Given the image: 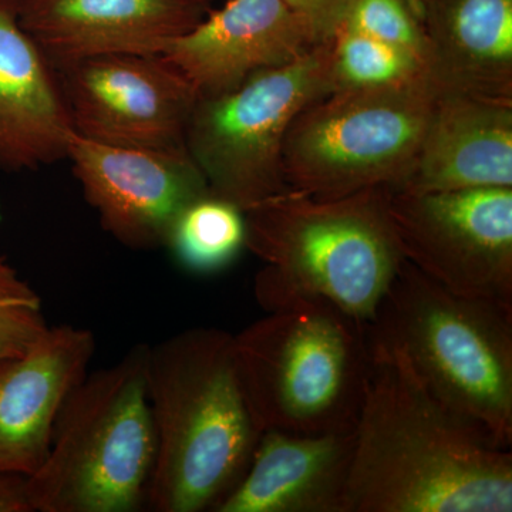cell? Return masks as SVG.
<instances>
[{
	"instance_id": "20",
	"label": "cell",
	"mask_w": 512,
	"mask_h": 512,
	"mask_svg": "<svg viewBox=\"0 0 512 512\" xmlns=\"http://www.w3.org/2000/svg\"><path fill=\"white\" fill-rule=\"evenodd\" d=\"M426 76L417 57L373 37L340 29L332 39L333 92L400 86Z\"/></svg>"
},
{
	"instance_id": "3",
	"label": "cell",
	"mask_w": 512,
	"mask_h": 512,
	"mask_svg": "<svg viewBox=\"0 0 512 512\" xmlns=\"http://www.w3.org/2000/svg\"><path fill=\"white\" fill-rule=\"evenodd\" d=\"M387 202L389 188L339 198L288 190L245 211V248L265 264L259 305L308 296L369 325L404 261Z\"/></svg>"
},
{
	"instance_id": "18",
	"label": "cell",
	"mask_w": 512,
	"mask_h": 512,
	"mask_svg": "<svg viewBox=\"0 0 512 512\" xmlns=\"http://www.w3.org/2000/svg\"><path fill=\"white\" fill-rule=\"evenodd\" d=\"M423 29L441 90L512 101V0H444Z\"/></svg>"
},
{
	"instance_id": "19",
	"label": "cell",
	"mask_w": 512,
	"mask_h": 512,
	"mask_svg": "<svg viewBox=\"0 0 512 512\" xmlns=\"http://www.w3.org/2000/svg\"><path fill=\"white\" fill-rule=\"evenodd\" d=\"M244 211L210 194L188 205L174 222L165 247L194 272H214L231 264L245 248Z\"/></svg>"
},
{
	"instance_id": "6",
	"label": "cell",
	"mask_w": 512,
	"mask_h": 512,
	"mask_svg": "<svg viewBox=\"0 0 512 512\" xmlns=\"http://www.w3.org/2000/svg\"><path fill=\"white\" fill-rule=\"evenodd\" d=\"M147 345L87 373L59 416L45 461L25 478L32 512H133L146 507L156 431Z\"/></svg>"
},
{
	"instance_id": "11",
	"label": "cell",
	"mask_w": 512,
	"mask_h": 512,
	"mask_svg": "<svg viewBox=\"0 0 512 512\" xmlns=\"http://www.w3.org/2000/svg\"><path fill=\"white\" fill-rule=\"evenodd\" d=\"M66 158L101 227L124 247H165L181 212L210 194L185 147L134 148L74 133Z\"/></svg>"
},
{
	"instance_id": "21",
	"label": "cell",
	"mask_w": 512,
	"mask_h": 512,
	"mask_svg": "<svg viewBox=\"0 0 512 512\" xmlns=\"http://www.w3.org/2000/svg\"><path fill=\"white\" fill-rule=\"evenodd\" d=\"M49 328L39 293L0 255V362L28 352Z\"/></svg>"
},
{
	"instance_id": "24",
	"label": "cell",
	"mask_w": 512,
	"mask_h": 512,
	"mask_svg": "<svg viewBox=\"0 0 512 512\" xmlns=\"http://www.w3.org/2000/svg\"><path fill=\"white\" fill-rule=\"evenodd\" d=\"M0 512H32L25 494V477H0Z\"/></svg>"
},
{
	"instance_id": "12",
	"label": "cell",
	"mask_w": 512,
	"mask_h": 512,
	"mask_svg": "<svg viewBox=\"0 0 512 512\" xmlns=\"http://www.w3.org/2000/svg\"><path fill=\"white\" fill-rule=\"evenodd\" d=\"M315 46L284 0H228L170 40L160 56L183 74L198 97H208L295 62Z\"/></svg>"
},
{
	"instance_id": "17",
	"label": "cell",
	"mask_w": 512,
	"mask_h": 512,
	"mask_svg": "<svg viewBox=\"0 0 512 512\" xmlns=\"http://www.w3.org/2000/svg\"><path fill=\"white\" fill-rule=\"evenodd\" d=\"M512 188V101L441 90L412 173L396 190Z\"/></svg>"
},
{
	"instance_id": "15",
	"label": "cell",
	"mask_w": 512,
	"mask_h": 512,
	"mask_svg": "<svg viewBox=\"0 0 512 512\" xmlns=\"http://www.w3.org/2000/svg\"><path fill=\"white\" fill-rule=\"evenodd\" d=\"M355 430L262 431L244 476L212 512H346Z\"/></svg>"
},
{
	"instance_id": "7",
	"label": "cell",
	"mask_w": 512,
	"mask_h": 512,
	"mask_svg": "<svg viewBox=\"0 0 512 512\" xmlns=\"http://www.w3.org/2000/svg\"><path fill=\"white\" fill-rule=\"evenodd\" d=\"M440 92L426 76L313 101L286 134V188L315 198L396 190L412 173Z\"/></svg>"
},
{
	"instance_id": "13",
	"label": "cell",
	"mask_w": 512,
	"mask_h": 512,
	"mask_svg": "<svg viewBox=\"0 0 512 512\" xmlns=\"http://www.w3.org/2000/svg\"><path fill=\"white\" fill-rule=\"evenodd\" d=\"M94 352L89 329L50 326L28 352L0 362V477L26 478L42 466L57 416Z\"/></svg>"
},
{
	"instance_id": "23",
	"label": "cell",
	"mask_w": 512,
	"mask_h": 512,
	"mask_svg": "<svg viewBox=\"0 0 512 512\" xmlns=\"http://www.w3.org/2000/svg\"><path fill=\"white\" fill-rule=\"evenodd\" d=\"M316 45L329 42L342 29L356 0H284Z\"/></svg>"
},
{
	"instance_id": "4",
	"label": "cell",
	"mask_w": 512,
	"mask_h": 512,
	"mask_svg": "<svg viewBox=\"0 0 512 512\" xmlns=\"http://www.w3.org/2000/svg\"><path fill=\"white\" fill-rule=\"evenodd\" d=\"M366 328L372 352L402 360L447 409L511 447L512 305L457 295L404 259Z\"/></svg>"
},
{
	"instance_id": "25",
	"label": "cell",
	"mask_w": 512,
	"mask_h": 512,
	"mask_svg": "<svg viewBox=\"0 0 512 512\" xmlns=\"http://www.w3.org/2000/svg\"><path fill=\"white\" fill-rule=\"evenodd\" d=\"M187 2H191V3H194V5H198V6H200V5H201L202 0H187Z\"/></svg>"
},
{
	"instance_id": "1",
	"label": "cell",
	"mask_w": 512,
	"mask_h": 512,
	"mask_svg": "<svg viewBox=\"0 0 512 512\" xmlns=\"http://www.w3.org/2000/svg\"><path fill=\"white\" fill-rule=\"evenodd\" d=\"M346 512H511L512 454L372 352Z\"/></svg>"
},
{
	"instance_id": "5",
	"label": "cell",
	"mask_w": 512,
	"mask_h": 512,
	"mask_svg": "<svg viewBox=\"0 0 512 512\" xmlns=\"http://www.w3.org/2000/svg\"><path fill=\"white\" fill-rule=\"evenodd\" d=\"M265 311L234 336L239 382L259 430H355L372 373L365 323L308 296Z\"/></svg>"
},
{
	"instance_id": "26",
	"label": "cell",
	"mask_w": 512,
	"mask_h": 512,
	"mask_svg": "<svg viewBox=\"0 0 512 512\" xmlns=\"http://www.w3.org/2000/svg\"><path fill=\"white\" fill-rule=\"evenodd\" d=\"M18 2V5H22L23 2H26V0H16Z\"/></svg>"
},
{
	"instance_id": "14",
	"label": "cell",
	"mask_w": 512,
	"mask_h": 512,
	"mask_svg": "<svg viewBox=\"0 0 512 512\" xmlns=\"http://www.w3.org/2000/svg\"><path fill=\"white\" fill-rule=\"evenodd\" d=\"M19 18L56 69L89 57L160 56L202 16L187 0H26Z\"/></svg>"
},
{
	"instance_id": "9",
	"label": "cell",
	"mask_w": 512,
	"mask_h": 512,
	"mask_svg": "<svg viewBox=\"0 0 512 512\" xmlns=\"http://www.w3.org/2000/svg\"><path fill=\"white\" fill-rule=\"evenodd\" d=\"M390 220L404 259L467 298L512 305V188L390 190Z\"/></svg>"
},
{
	"instance_id": "16",
	"label": "cell",
	"mask_w": 512,
	"mask_h": 512,
	"mask_svg": "<svg viewBox=\"0 0 512 512\" xmlns=\"http://www.w3.org/2000/svg\"><path fill=\"white\" fill-rule=\"evenodd\" d=\"M74 133L55 69L23 29L18 2L0 0V168L62 160Z\"/></svg>"
},
{
	"instance_id": "10",
	"label": "cell",
	"mask_w": 512,
	"mask_h": 512,
	"mask_svg": "<svg viewBox=\"0 0 512 512\" xmlns=\"http://www.w3.org/2000/svg\"><path fill=\"white\" fill-rule=\"evenodd\" d=\"M55 72L79 136L110 146L185 147L198 94L163 56L89 57Z\"/></svg>"
},
{
	"instance_id": "2",
	"label": "cell",
	"mask_w": 512,
	"mask_h": 512,
	"mask_svg": "<svg viewBox=\"0 0 512 512\" xmlns=\"http://www.w3.org/2000/svg\"><path fill=\"white\" fill-rule=\"evenodd\" d=\"M156 458L146 507L212 511L251 463L262 431L239 382L234 335L192 328L148 346Z\"/></svg>"
},
{
	"instance_id": "8",
	"label": "cell",
	"mask_w": 512,
	"mask_h": 512,
	"mask_svg": "<svg viewBox=\"0 0 512 512\" xmlns=\"http://www.w3.org/2000/svg\"><path fill=\"white\" fill-rule=\"evenodd\" d=\"M333 92L332 40L295 62L249 77L231 92L198 97L184 146L212 194L247 211L288 191L284 146L292 121Z\"/></svg>"
},
{
	"instance_id": "22",
	"label": "cell",
	"mask_w": 512,
	"mask_h": 512,
	"mask_svg": "<svg viewBox=\"0 0 512 512\" xmlns=\"http://www.w3.org/2000/svg\"><path fill=\"white\" fill-rule=\"evenodd\" d=\"M342 29L353 30L402 49L426 64L429 70L430 50L426 33L404 0H356Z\"/></svg>"
}]
</instances>
